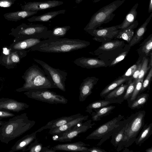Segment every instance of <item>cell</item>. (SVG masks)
<instances>
[{
  "label": "cell",
  "instance_id": "6da1fadb",
  "mask_svg": "<svg viewBox=\"0 0 152 152\" xmlns=\"http://www.w3.org/2000/svg\"><path fill=\"white\" fill-rule=\"evenodd\" d=\"M90 45L89 41L67 38L47 39L31 48L33 51L48 53H65L82 49Z\"/></svg>",
  "mask_w": 152,
  "mask_h": 152
},
{
  "label": "cell",
  "instance_id": "7a4b0ae2",
  "mask_svg": "<svg viewBox=\"0 0 152 152\" xmlns=\"http://www.w3.org/2000/svg\"><path fill=\"white\" fill-rule=\"evenodd\" d=\"M35 124V121L28 119L26 113L12 117L0 127V141L8 144L29 130Z\"/></svg>",
  "mask_w": 152,
  "mask_h": 152
},
{
  "label": "cell",
  "instance_id": "3957f363",
  "mask_svg": "<svg viewBox=\"0 0 152 152\" xmlns=\"http://www.w3.org/2000/svg\"><path fill=\"white\" fill-rule=\"evenodd\" d=\"M25 83L23 86L16 89L20 92L34 89L58 88L51 79L37 65L29 67L24 76Z\"/></svg>",
  "mask_w": 152,
  "mask_h": 152
},
{
  "label": "cell",
  "instance_id": "277c9868",
  "mask_svg": "<svg viewBox=\"0 0 152 152\" xmlns=\"http://www.w3.org/2000/svg\"><path fill=\"white\" fill-rule=\"evenodd\" d=\"M145 110L140 111L132 114L126 119L124 137L117 147V151H121L124 148L129 147L134 142L145 124Z\"/></svg>",
  "mask_w": 152,
  "mask_h": 152
},
{
  "label": "cell",
  "instance_id": "5b68a950",
  "mask_svg": "<svg viewBox=\"0 0 152 152\" xmlns=\"http://www.w3.org/2000/svg\"><path fill=\"white\" fill-rule=\"evenodd\" d=\"M125 1L116 0L100 9L92 15L84 30L86 31L95 29L112 20L115 15L113 12Z\"/></svg>",
  "mask_w": 152,
  "mask_h": 152
},
{
  "label": "cell",
  "instance_id": "8992f818",
  "mask_svg": "<svg viewBox=\"0 0 152 152\" xmlns=\"http://www.w3.org/2000/svg\"><path fill=\"white\" fill-rule=\"evenodd\" d=\"M124 116L120 114L100 126L93 131L85 140H99L97 146H100L109 139L119 126Z\"/></svg>",
  "mask_w": 152,
  "mask_h": 152
},
{
  "label": "cell",
  "instance_id": "52a82bcc",
  "mask_svg": "<svg viewBox=\"0 0 152 152\" xmlns=\"http://www.w3.org/2000/svg\"><path fill=\"white\" fill-rule=\"evenodd\" d=\"M29 98L51 104H66L68 99L48 89H34L24 93Z\"/></svg>",
  "mask_w": 152,
  "mask_h": 152
},
{
  "label": "cell",
  "instance_id": "ba28073f",
  "mask_svg": "<svg viewBox=\"0 0 152 152\" xmlns=\"http://www.w3.org/2000/svg\"><path fill=\"white\" fill-rule=\"evenodd\" d=\"M15 32L26 39L34 38L48 39L51 30L41 24L27 25L23 23L14 30Z\"/></svg>",
  "mask_w": 152,
  "mask_h": 152
},
{
  "label": "cell",
  "instance_id": "9c48e42d",
  "mask_svg": "<svg viewBox=\"0 0 152 152\" xmlns=\"http://www.w3.org/2000/svg\"><path fill=\"white\" fill-rule=\"evenodd\" d=\"M34 59L42 67L46 74L50 77L58 88L65 91V82L67 73L59 69L53 68L42 60L35 58Z\"/></svg>",
  "mask_w": 152,
  "mask_h": 152
},
{
  "label": "cell",
  "instance_id": "30bf717a",
  "mask_svg": "<svg viewBox=\"0 0 152 152\" xmlns=\"http://www.w3.org/2000/svg\"><path fill=\"white\" fill-rule=\"evenodd\" d=\"M92 120H89L84 123H79L72 129L63 133L53 135V140L55 141L60 142H71L72 140L79 134L85 132L88 129L91 128L95 124L92 123Z\"/></svg>",
  "mask_w": 152,
  "mask_h": 152
},
{
  "label": "cell",
  "instance_id": "8fae6325",
  "mask_svg": "<svg viewBox=\"0 0 152 152\" xmlns=\"http://www.w3.org/2000/svg\"><path fill=\"white\" fill-rule=\"evenodd\" d=\"M99 28L86 31L94 37L93 39L96 41L103 42L114 39L121 29H118V25L108 27H99Z\"/></svg>",
  "mask_w": 152,
  "mask_h": 152
},
{
  "label": "cell",
  "instance_id": "7c38bea8",
  "mask_svg": "<svg viewBox=\"0 0 152 152\" xmlns=\"http://www.w3.org/2000/svg\"><path fill=\"white\" fill-rule=\"evenodd\" d=\"M63 2L56 0L45 1L29 2L21 6L22 10L37 11L55 7L62 4Z\"/></svg>",
  "mask_w": 152,
  "mask_h": 152
},
{
  "label": "cell",
  "instance_id": "4fadbf2b",
  "mask_svg": "<svg viewBox=\"0 0 152 152\" xmlns=\"http://www.w3.org/2000/svg\"><path fill=\"white\" fill-rule=\"evenodd\" d=\"M29 107L27 104L9 98L0 99V110L18 113Z\"/></svg>",
  "mask_w": 152,
  "mask_h": 152
},
{
  "label": "cell",
  "instance_id": "5bb4252c",
  "mask_svg": "<svg viewBox=\"0 0 152 152\" xmlns=\"http://www.w3.org/2000/svg\"><path fill=\"white\" fill-rule=\"evenodd\" d=\"M132 80L127 81L114 89L104 97V100L109 102L111 104H121L124 101V97L126 89Z\"/></svg>",
  "mask_w": 152,
  "mask_h": 152
},
{
  "label": "cell",
  "instance_id": "9a60e30c",
  "mask_svg": "<svg viewBox=\"0 0 152 152\" xmlns=\"http://www.w3.org/2000/svg\"><path fill=\"white\" fill-rule=\"evenodd\" d=\"M99 78L95 77H88L83 80L79 87V100L80 102L85 100L92 93L94 86L96 85Z\"/></svg>",
  "mask_w": 152,
  "mask_h": 152
},
{
  "label": "cell",
  "instance_id": "2e32d148",
  "mask_svg": "<svg viewBox=\"0 0 152 152\" xmlns=\"http://www.w3.org/2000/svg\"><path fill=\"white\" fill-rule=\"evenodd\" d=\"M73 62L78 66L88 69L106 67L108 66L103 60L98 58L82 57L75 59Z\"/></svg>",
  "mask_w": 152,
  "mask_h": 152
},
{
  "label": "cell",
  "instance_id": "e0dca14e",
  "mask_svg": "<svg viewBox=\"0 0 152 152\" xmlns=\"http://www.w3.org/2000/svg\"><path fill=\"white\" fill-rule=\"evenodd\" d=\"M124 41L118 39L111 40L102 42L101 45L94 51L89 53L93 55L98 56L104 53L116 49L125 45Z\"/></svg>",
  "mask_w": 152,
  "mask_h": 152
},
{
  "label": "cell",
  "instance_id": "ac0fdd59",
  "mask_svg": "<svg viewBox=\"0 0 152 152\" xmlns=\"http://www.w3.org/2000/svg\"><path fill=\"white\" fill-rule=\"evenodd\" d=\"M87 146H90V145L79 141L72 143L58 144L52 147L51 148L56 151L88 152V148L86 147Z\"/></svg>",
  "mask_w": 152,
  "mask_h": 152
},
{
  "label": "cell",
  "instance_id": "d6986e66",
  "mask_svg": "<svg viewBox=\"0 0 152 152\" xmlns=\"http://www.w3.org/2000/svg\"><path fill=\"white\" fill-rule=\"evenodd\" d=\"M88 117V115L84 116L82 115L60 126L50 129L48 133L54 135L68 131L73 129L77 124L87 120Z\"/></svg>",
  "mask_w": 152,
  "mask_h": 152
},
{
  "label": "cell",
  "instance_id": "ffe728a7",
  "mask_svg": "<svg viewBox=\"0 0 152 152\" xmlns=\"http://www.w3.org/2000/svg\"><path fill=\"white\" fill-rule=\"evenodd\" d=\"M82 114L77 113L69 116H63L48 122L46 125L43 126L35 132L36 133L40 132L44 130L56 128L60 126L71 120L76 118Z\"/></svg>",
  "mask_w": 152,
  "mask_h": 152
},
{
  "label": "cell",
  "instance_id": "44dd1931",
  "mask_svg": "<svg viewBox=\"0 0 152 152\" xmlns=\"http://www.w3.org/2000/svg\"><path fill=\"white\" fill-rule=\"evenodd\" d=\"M37 133L35 132L25 135L18 140L11 148L9 152L22 151L25 152L28 146L37 139Z\"/></svg>",
  "mask_w": 152,
  "mask_h": 152
},
{
  "label": "cell",
  "instance_id": "7402d4cb",
  "mask_svg": "<svg viewBox=\"0 0 152 152\" xmlns=\"http://www.w3.org/2000/svg\"><path fill=\"white\" fill-rule=\"evenodd\" d=\"M138 25L137 20H135L129 26L124 29H121L114 38V39H121L129 43L134 34V29Z\"/></svg>",
  "mask_w": 152,
  "mask_h": 152
},
{
  "label": "cell",
  "instance_id": "603a6c76",
  "mask_svg": "<svg viewBox=\"0 0 152 152\" xmlns=\"http://www.w3.org/2000/svg\"><path fill=\"white\" fill-rule=\"evenodd\" d=\"M37 11L22 10L4 14L3 16L7 20L16 22L18 20L33 15L37 13Z\"/></svg>",
  "mask_w": 152,
  "mask_h": 152
},
{
  "label": "cell",
  "instance_id": "cb8c5ba5",
  "mask_svg": "<svg viewBox=\"0 0 152 152\" xmlns=\"http://www.w3.org/2000/svg\"><path fill=\"white\" fill-rule=\"evenodd\" d=\"M152 17V13H151L145 21L136 30L132 39L128 43L131 47L139 43L143 38L147 30V26Z\"/></svg>",
  "mask_w": 152,
  "mask_h": 152
},
{
  "label": "cell",
  "instance_id": "d4e9b609",
  "mask_svg": "<svg viewBox=\"0 0 152 152\" xmlns=\"http://www.w3.org/2000/svg\"><path fill=\"white\" fill-rule=\"evenodd\" d=\"M126 123V119L121 120L119 126L114 131L111 136L110 142L115 147H117L123 138Z\"/></svg>",
  "mask_w": 152,
  "mask_h": 152
},
{
  "label": "cell",
  "instance_id": "484cf974",
  "mask_svg": "<svg viewBox=\"0 0 152 152\" xmlns=\"http://www.w3.org/2000/svg\"><path fill=\"white\" fill-rule=\"evenodd\" d=\"M152 34L149 35L139 45L137 51L139 56V58L143 57H149L152 52Z\"/></svg>",
  "mask_w": 152,
  "mask_h": 152
},
{
  "label": "cell",
  "instance_id": "4316f807",
  "mask_svg": "<svg viewBox=\"0 0 152 152\" xmlns=\"http://www.w3.org/2000/svg\"><path fill=\"white\" fill-rule=\"evenodd\" d=\"M132 79L131 77H125L121 76L118 77L105 87L101 92L100 94V96L102 98H104L108 94L115 88L127 81Z\"/></svg>",
  "mask_w": 152,
  "mask_h": 152
},
{
  "label": "cell",
  "instance_id": "83f0119b",
  "mask_svg": "<svg viewBox=\"0 0 152 152\" xmlns=\"http://www.w3.org/2000/svg\"><path fill=\"white\" fill-rule=\"evenodd\" d=\"M66 10H62L57 11L48 12L38 16H33L27 19L29 22H47L52 19L57 15L64 14Z\"/></svg>",
  "mask_w": 152,
  "mask_h": 152
},
{
  "label": "cell",
  "instance_id": "f1b7e54d",
  "mask_svg": "<svg viewBox=\"0 0 152 152\" xmlns=\"http://www.w3.org/2000/svg\"><path fill=\"white\" fill-rule=\"evenodd\" d=\"M139 4L136 3L126 15L122 23L118 25V29H124L129 26L136 20L137 12V9Z\"/></svg>",
  "mask_w": 152,
  "mask_h": 152
},
{
  "label": "cell",
  "instance_id": "f546056e",
  "mask_svg": "<svg viewBox=\"0 0 152 152\" xmlns=\"http://www.w3.org/2000/svg\"><path fill=\"white\" fill-rule=\"evenodd\" d=\"M134 142L136 145L141 146L152 134V123L144 124Z\"/></svg>",
  "mask_w": 152,
  "mask_h": 152
},
{
  "label": "cell",
  "instance_id": "4dcf8cb0",
  "mask_svg": "<svg viewBox=\"0 0 152 152\" xmlns=\"http://www.w3.org/2000/svg\"><path fill=\"white\" fill-rule=\"evenodd\" d=\"M115 106L113 105H107L99 108L94 110L91 115L92 119L93 121H99L101 118L109 115L115 108Z\"/></svg>",
  "mask_w": 152,
  "mask_h": 152
},
{
  "label": "cell",
  "instance_id": "1f68e13d",
  "mask_svg": "<svg viewBox=\"0 0 152 152\" xmlns=\"http://www.w3.org/2000/svg\"><path fill=\"white\" fill-rule=\"evenodd\" d=\"M41 39L40 38H34L26 39L16 43L14 46L13 48L18 50L28 49L38 43L41 41Z\"/></svg>",
  "mask_w": 152,
  "mask_h": 152
},
{
  "label": "cell",
  "instance_id": "d6a6232c",
  "mask_svg": "<svg viewBox=\"0 0 152 152\" xmlns=\"http://www.w3.org/2000/svg\"><path fill=\"white\" fill-rule=\"evenodd\" d=\"M149 96L148 93H140L133 101L129 107L132 110L141 108L147 102Z\"/></svg>",
  "mask_w": 152,
  "mask_h": 152
},
{
  "label": "cell",
  "instance_id": "836d02e7",
  "mask_svg": "<svg viewBox=\"0 0 152 152\" xmlns=\"http://www.w3.org/2000/svg\"><path fill=\"white\" fill-rule=\"evenodd\" d=\"M70 28L69 26L56 27L51 30L48 39H56L64 37Z\"/></svg>",
  "mask_w": 152,
  "mask_h": 152
},
{
  "label": "cell",
  "instance_id": "e575fe53",
  "mask_svg": "<svg viewBox=\"0 0 152 152\" xmlns=\"http://www.w3.org/2000/svg\"><path fill=\"white\" fill-rule=\"evenodd\" d=\"M111 103L109 102L104 100L95 101L90 104L86 107V111L91 114L93 110L109 105Z\"/></svg>",
  "mask_w": 152,
  "mask_h": 152
},
{
  "label": "cell",
  "instance_id": "d590c367",
  "mask_svg": "<svg viewBox=\"0 0 152 152\" xmlns=\"http://www.w3.org/2000/svg\"><path fill=\"white\" fill-rule=\"evenodd\" d=\"M144 77L138 79L136 82L135 86L131 97L127 100L128 106L129 107L130 106L133 101L135 100L137 96L140 94V92L142 88L143 81Z\"/></svg>",
  "mask_w": 152,
  "mask_h": 152
},
{
  "label": "cell",
  "instance_id": "8d00e7d4",
  "mask_svg": "<svg viewBox=\"0 0 152 152\" xmlns=\"http://www.w3.org/2000/svg\"><path fill=\"white\" fill-rule=\"evenodd\" d=\"M130 48L131 47L128 44L126 45L124 50L111 61L109 66L110 67L114 66L124 59L128 53Z\"/></svg>",
  "mask_w": 152,
  "mask_h": 152
},
{
  "label": "cell",
  "instance_id": "74e56055",
  "mask_svg": "<svg viewBox=\"0 0 152 152\" xmlns=\"http://www.w3.org/2000/svg\"><path fill=\"white\" fill-rule=\"evenodd\" d=\"M149 57H143L142 58V65L138 79L144 77L147 72L151 68L148 66Z\"/></svg>",
  "mask_w": 152,
  "mask_h": 152
},
{
  "label": "cell",
  "instance_id": "f35d334b",
  "mask_svg": "<svg viewBox=\"0 0 152 152\" xmlns=\"http://www.w3.org/2000/svg\"><path fill=\"white\" fill-rule=\"evenodd\" d=\"M42 148V145L36 139L32 142L27 147L25 151L29 152H40Z\"/></svg>",
  "mask_w": 152,
  "mask_h": 152
},
{
  "label": "cell",
  "instance_id": "ab89813d",
  "mask_svg": "<svg viewBox=\"0 0 152 152\" xmlns=\"http://www.w3.org/2000/svg\"><path fill=\"white\" fill-rule=\"evenodd\" d=\"M149 71L145 80H143L141 89L140 94L145 91L147 89H149L150 83L152 77V67L149 69Z\"/></svg>",
  "mask_w": 152,
  "mask_h": 152
},
{
  "label": "cell",
  "instance_id": "60d3db41",
  "mask_svg": "<svg viewBox=\"0 0 152 152\" xmlns=\"http://www.w3.org/2000/svg\"><path fill=\"white\" fill-rule=\"evenodd\" d=\"M137 80H132L127 88L124 97V100H127L132 96L134 91Z\"/></svg>",
  "mask_w": 152,
  "mask_h": 152
},
{
  "label": "cell",
  "instance_id": "b9f144b4",
  "mask_svg": "<svg viewBox=\"0 0 152 152\" xmlns=\"http://www.w3.org/2000/svg\"><path fill=\"white\" fill-rule=\"evenodd\" d=\"M142 59V58H139L136 63L130 67L121 76L125 77H131L137 69L138 65Z\"/></svg>",
  "mask_w": 152,
  "mask_h": 152
},
{
  "label": "cell",
  "instance_id": "7bdbcfd3",
  "mask_svg": "<svg viewBox=\"0 0 152 152\" xmlns=\"http://www.w3.org/2000/svg\"><path fill=\"white\" fill-rule=\"evenodd\" d=\"M17 0H0V7H9L13 5Z\"/></svg>",
  "mask_w": 152,
  "mask_h": 152
},
{
  "label": "cell",
  "instance_id": "ee69618b",
  "mask_svg": "<svg viewBox=\"0 0 152 152\" xmlns=\"http://www.w3.org/2000/svg\"><path fill=\"white\" fill-rule=\"evenodd\" d=\"M15 115L10 112L0 110V120L4 118L12 117Z\"/></svg>",
  "mask_w": 152,
  "mask_h": 152
},
{
  "label": "cell",
  "instance_id": "f6af8a7d",
  "mask_svg": "<svg viewBox=\"0 0 152 152\" xmlns=\"http://www.w3.org/2000/svg\"><path fill=\"white\" fill-rule=\"evenodd\" d=\"M142 60L139 63L133 75L131 77L132 80H137L138 79L140 69L142 65Z\"/></svg>",
  "mask_w": 152,
  "mask_h": 152
},
{
  "label": "cell",
  "instance_id": "bcb514c9",
  "mask_svg": "<svg viewBox=\"0 0 152 152\" xmlns=\"http://www.w3.org/2000/svg\"><path fill=\"white\" fill-rule=\"evenodd\" d=\"M88 152H106L104 150L97 147L88 148Z\"/></svg>",
  "mask_w": 152,
  "mask_h": 152
},
{
  "label": "cell",
  "instance_id": "7dc6e473",
  "mask_svg": "<svg viewBox=\"0 0 152 152\" xmlns=\"http://www.w3.org/2000/svg\"><path fill=\"white\" fill-rule=\"evenodd\" d=\"M11 60L14 63H17L19 61V58L18 56L16 54H13L11 56Z\"/></svg>",
  "mask_w": 152,
  "mask_h": 152
},
{
  "label": "cell",
  "instance_id": "c3c4849f",
  "mask_svg": "<svg viewBox=\"0 0 152 152\" xmlns=\"http://www.w3.org/2000/svg\"><path fill=\"white\" fill-rule=\"evenodd\" d=\"M56 151L51 148L50 149L46 147H42L41 152H55Z\"/></svg>",
  "mask_w": 152,
  "mask_h": 152
},
{
  "label": "cell",
  "instance_id": "681fc988",
  "mask_svg": "<svg viewBox=\"0 0 152 152\" xmlns=\"http://www.w3.org/2000/svg\"><path fill=\"white\" fill-rule=\"evenodd\" d=\"M152 12V0H149V6L148 9V13Z\"/></svg>",
  "mask_w": 152,
  "mask_h": 152
},
{
  "label": "cell",
  "instance_id": "f907efd6",
  "mask_svg": "<svg viewBox=\"0 0 152 152\" xmlns=\"http://www.w3.org/2000/svg\"><path fill=\"white\" fill-rule=\"evenodd\" d=\"M149 61L148 66L150 67H152V52L151 53L149 57Z\"/></svg>",
  "mask_w": 152,
  "mask_h": 152
},
{
  "label": "cell",
  "instance_id": "816d5d0a",
  "mask_svg": "<svg viewBox=\"0 0 152 152\" xmlns=\"http://www.w3.org/2000/svg\"><path fill=\"white\" fill-rule=\"evenodd\" d=\"M145 151L146 152H152V147L146 149Z\"/></svg>",
  "mask_w": 152,
  "mask_h": 152
},
{
  "label": "cell",
  "instance_id": "f5cc1de1",
  "mask_svg": "<svg viewBox=\"0 0 152 152\" xmlns=\"http://www.w3.org/2000/svg\"><path fill=\"white\" fill-rule=\"evenodd\" d=\"M83 0H75V2L77 4L80 3Z\"/></svg>",
  "mask_w": 152,
  "mask_h": 152
}]
</instances>
